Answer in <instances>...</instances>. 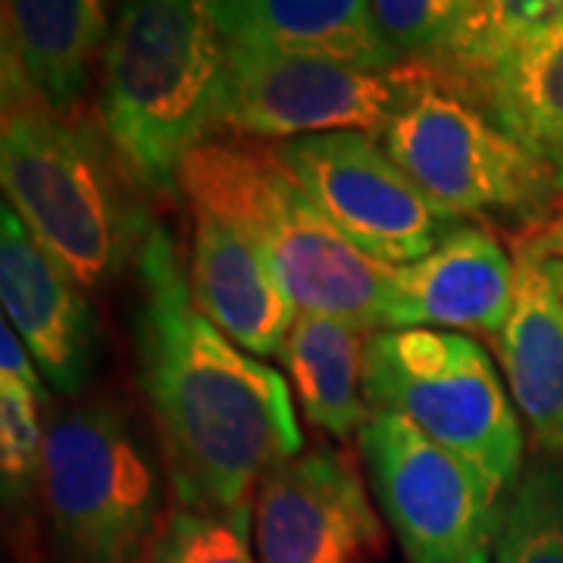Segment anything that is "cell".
Instances as JSON below:
<instances>
[{
    "instance_id": "obj_1",
    "label": "cell",
    "mask_w": 563,
    "mask_h": 563,
    "mask_svg": "<svg viewBox=\"0 0 563 563\" xmlns=\"http://www.w3.org/2000/svg\"><path fill=\"white\" fill-rule=\"evenodd\" d=\"M132 351L179 507L244 510L261 479L303 448L279 369L203 313L179 244L154 225L135 263Z\"/></svg>"
},
{
    "instance_id": "obj_2",
    "label": "cell",
    "mask_w": 563,
    "mask_h": 563,
    "mask_svg": "<svg viewBox=\"0 0 563 563\" xmlns=\"http://www.w3.org/2000/svg\"><path fill=\"white\" fill-rule=\"evenodd\" d=\"M0 185L22 225L88 288L135 269L157 220L103 125L41 101L3 57Z\"/></svg>"
},
{
    "instance_id": "obj_3",
    "label": "cell",
    "mask_w": 563,
    "mask_h": 563,
    "mask_svg": "<svg viewBox=\"0 0 563 563\" xmlns=\"http://www.w3.org/2000/svg\"><path fill=\"white\" fill-rule=\"evenodd\" d=\"M225 57L220 0H120L98 122L147 195H179L185 157L213 139Z\"/></svg>"
},
{
    "instance_id": "obj_4",
    "label": "cell",
    "mask_w": 563,
    "mask_h": 563,
    "mask_svg": "<svg viewBox=\"0 0 563 563\" xmlns=\"http://www.w3.org/2000/svg\"><path fill=\"white\" fill-rule=\"evenodd\" d=\"M179 195L257 244L298 310L339 317L369 335L388 329V266L344 239L273 144L207 139L181 163Z\"/></svg>"
},
{
    "instance_id": "obj_5",
    "label": "cell",
    "mask_w": 563,
    "mask_h": 563,
    "mask_svg": "<svg viewBox=\"0 0 563 563\" xmlns=\"http://www.w3.org/2000/svg\"><path fill=\"white\" fill-rule=\"evenodd\" d=\"M41 495L73 563H139L163 523L161 461L113 398L51 410Z\"/></svg>"
},
{
    "instance_id": "obj_6",
    "label": "cell",
    "mask_w": 563,
    "mask_h": 563,
    "mask_svg": "<svg viewBox=\"0 0 563 563\" xmlns=\"http://www.w3.org/2000/svg\"><path fill=\"white\" fill-rule=\"evenodd\" d=\"M379 141L432 201L461 220L510 225L523 239L563 207V169L504 132L429 66Z\"/></svg>"
},
{
    "instance_id": "obj_7",
    "label": "cell",
    "mask_w": 563,
    "mask_h": 563,
    "mask_svg": "<svg viewBox=\"0 0 563 563\" xmlns=\"http://www.w3.org/2000/svg\"><path fill=\"white\" fill-rule=\"evenodd\" d=\"M366 398L476 466L498 492L526 466L523 417L483 344L442 329H385L366 347Z\"/></svg>"
},
{
    "instance_id": "obj_8",
    "label": "cell",
    "mask_w": 563,
    "mask_h": 563,
    "mask_svg": "<svg viewBox=\"0 0 563 563\" xmlns=\"http://www.w3.org/2000/svg\"><path fill=\"white\" fill-rule=\"evenodd\" d=\"M422 63L366 69L229 44L217 129L247 141L361 132L379 139L422 79Z\"/></svg>"
},
{
    "instance_id": "obj_9",
    "label": "cell",
    "mask_w": 563,
    "mask_h": 563,
    "mask_svg": "<svg viewBox=\"0 0 563 563\" xmlns=\"http://www.w3.org/2000/svg\"><path fill=\"white\" fill-rule=\"evenodd\" d=\"M369 488L407 563H488L501 492L391 410L357 435Z\"/></svg>"
},
{
    "instance_id": "obj_10",
    "label": "cell",
    "mask_w": 563,
    "mask_h": 563,
    "mask_svg": "<svg viewBox=\"0 0 563 563\" xmlns=\"http://www.w3.org/2000/svg\"><path fill=\"white\" fill-rule=\"evenodd\" d=\"M273 147L344 239L383 266L420 261L466 225L432 201L373 135L335 132Z\"/></svg>"
},
{
    "instance_id": "obj_11",
    "label": "cell",
    "mask_w": 563,
    "mask_h": 563,
    "mask_svg": "<svg viewBox=\"0 0 563 563\" xmlns=\"http://www.w3.org/2000/svg\"><path fill=\"white\" fill-rule=\"evenodd\" d=\"M383 548V523L361 470L342 451H301L257 485V563H363Z\"/></svg>"
},
{
    "instance_id": "obj_12",
    "label": "cell",
    "mask_w": 563,
    "mask_h": 563,
    "mask_svg": "<svg viewBox=\"0 0 563 563\" xmlns=\"http://www.w3.org/2000/svg\"><path fill=\"white\" fill-rule=\"evenodd\" d=\"M0 298L44 383L81 398L101 363V325L88 288L22 225L10 203L0 210Z\"/></svg>"
},
{
    "instance_id": "obj_13",
    "label": "cell",
    "mask_w": 563,
    "mask_h": 563,
    "mask_svg": "<svg viewBox=\"0 0 563 563\" xmlns=\"http://www.w3.org/2000/svg\"><path fill=\"white\" fill-rule=\"evenodd\" d=\"M517 263L479 225H461L435 251L388 266V329L498 335L510 317Z\"/></svg>"
},
{
    "instance_id": "obj_14",
    "label": "cell",
    "mask_w": 563,
    "mask_h": 563,
    "mask_svg": "<svg viewBox=\"0 0 563 563\" xmlns=\"http://www.w3.org/2000/svg\"><path fill=\"white\" fill-rule=\"evenodd\" d=\"M510 317L492 339L504 383L542 454H563V261L517 254Z\"/></svg>"
},
{
    "instance_id": "obj_15",
    "label": "cell",
    "mask_w": 563,
    "mask_h": 563,
    "mask_svg": "<svg viewBox=\"0 0 563 563\" xmlns=\"http://www.w3.org/2000/svg\"><path fill=\"white\" fill-rule=\"evenodd\" d=\"M188 276L195 301L235 344L254 357H279L298 307L288 298L273 263L239 229L191 210Z\"/></svg>"
},
{
    "instance_id": "obj_16",
    "label": "cell",
    "mask_w": 563,
    "mask_h": 563,
    "mask_svg": "<svg viewBox=\"0 0 563 563\" xmlns=\"http://www.w3.org/2000/svg\"><path fill=\"white\" fill-rule=\"evenodd\" d=\"M113 0H3V57L41 101L81 113L91 69L113 29Z\"/></svg>"
},
{
    "instance_id": "obj_17",
    "label": "cell",
    "mask_w": 563,
    "mask_h": 563,
    "mask_svg": "<svg viewBox=\"0 0 563 563\" xmlns=\"http://www.w3.org/2000/svg\"><path fill=\"white\" fill-rule=\"evenodd\" d=\"M229 44L391 69L401 57L379 32L369 0H220Z\"/></svg>"
},
{
    "instance_id": "obj_18",
    "label": "cell",
    "mask_w": 563,
    "mask_h": 563,
    "mask_svg": "<svg viewBox=\"0 0 563 563\" xmlns=\"http://www.w3.org/2000/svg\"><path fill=\"white\" fill-rule=\"evenodd\" d=\"M369 335L354 322L301 310L282 347V363L310 426L332 439L361 435L373 417L366 398Z\"/></svg>"
},
{
    "instance_id": "obj_19",
    "label": "cell",
    "mask_w": 563,
    "mask_h": 563,
    "mask_svg": "<svg viewBox=\"0 0 563 563\" xmlns=\"http://www.w3.org/2000/svg\"><path fill=\"white\" fill-rule=\"evenodd\" d=\"M448 85L532 154L563 169V25L520 54Z\"/></svg>"
},
{
    "instance_id": "obj_20",
    "label": "cell",
    "mask_w": 563,
    "mask_h": 563,
    "mask_svg": "<svg viewBox=\"0 0 563 563\" xmlns=\"http://www.w3.org/2000/svg\"><path fill=\"white\" fill-rule=\"evenodd\" d=\"M492 563H563V454L529 461L504 492Z\"/></svg>"
},
{
    "instance_id": "obj_21",
    "label": "cell",
    "mask_w": 563,
    "mask_h": 563,
    "mask_svg": "<svg viewBox=\"0 0 563 563\" xmlns=\"http://www.w3.org/2000/svg\"><path fill=\"white\" fill-rule=\"evenodd\" d=\"M561 25L563 0H479L466 44L454 60L435 73L448 81L470 79L498 60L520 54Z\"/></svg>"
},
{
    "instance_id": "obj_22",
    "label": "cell",
    "mask_w": 563,
    "mask_h": 563,
    "mask_svg": "<svg viewBox=\"0 0 563 563\" xmlns=\"http://www.w3.org/2000/svg\"><path fill=\"white\" fill-rule=\"evenodd\" d=\"M379 32L407 63L442 69L457 57L476 22L479 0H369Z\"/></svg>"
},
{
    "instance_id": "obj_23",
    "label": "cell",
    "mask_w": 563,
    "mask_h": 563,
    "mask_svg": "<svg viewBox=\"0 0 563 563\" xmlns=\"http://www.w3.org/2000/svg\"><path fill=\"white\" fill-rule=\"evenodd\" d=\"M251 536L254 507L232 514L176 507L163 517L139 563H257Z\"/></svg>"
},
{
    "instance_id": "obj_24",
    "label": "cell",
    "mask_w": 563,
    "mask_h": 563,
    "mask_svg": "<svg viewBox=\"0 0 563 563\" xmlns=\"http://www.w3.org/2000/svg\"><path fill=\"white\" fill-rule=\"evenodd\" d=\"M41 404L44 398L32 388L0 379V485L10 507L32 498L41 488L47 442Z\"/></svg>"
},
{
    "instance_id": "obj_25",
    "label": "cell",
    "mask_w": 563,
    "mask_h": 563,
    "mask_svg": "<svg viewBox=\"0 0 563 563\" xmlns=\"http://www.w3.org/2000/svg\"><path fill=\"white\" fill-rule=\"evenodd\" d=\"M0 379H10V383H22L25 388H32L35 395H41L47 401V388H44V376H41L38 363L29 354V347L22 344L16 335V329L3 320L0 325Z\"/></svg>"
},
{
    "instance_id": "obj_26",
    "label": "cell",
    "mask_w": 563,
    "mask_h": 563,
    "mask_svg": "<svg viewBox=\"0 0 563 563\" xmlns=\"http://www.w3.org/2000/svg\"><path fill=\"white\" fill-rule=\"evenodd\" d=\"M517 254H536V257H554L563 261V207L542 222L539 229H532L529 235L517 239Z\"/></svg>"
}]
</instances>
